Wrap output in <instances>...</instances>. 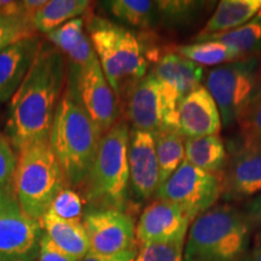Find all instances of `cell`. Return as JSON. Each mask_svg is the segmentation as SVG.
<instances>
[{
	"instance_id": "6da1fadb",
	"label": "cell",
	"mask_w": 261,
	"mask_h": 261,
	"mask_svg": "<svg viewBox=\"0 0 261 261\" xmlns=\"http://www.w3.org/2000/svg\"><path fill=\"white\" fill-rule=\"evenodd\" d=\"M67 75L64 55L52 44L42 42L32 68L10 99L5 136L15 150L48 140Z\"/></svg>"
},
{
	"instance_id": "7a4b0ae2",
	"label": "cell",
	"mask_w": 261,
	"mask_h": 261,
	"mask_svg": "<svg viewBox=\"0 0 261 261\" xmlns=\"http://www.w3.org/2000/svg\"><path fill=\"white\" fill-rule=\"evenodd\" d=\"M102 136V130L81 103L75 71L68 67L67 84L48 137V143L63 171L68 188H83Z\"/></svg>"
},
{
	"instance_id": "3957f363",
	"label": "cell",
	"mask_w": 261,
	"mask_h": 261,
	"mask_svg": "<svg viewBox=\"0 0 261 261\" xmlns=\"http://www.w3.org/2000/svg\"><path fill=\"white\" fill-rule=\"evenodd\" d=\"M86 28L103 73L116 96L125 91L128 93L130 87L148 74L150 63L155 64L162 56L137 33L107 18L91 16Z\"/></svg>"
},
{
	"instance_id": "277c9868",
	"label": "cell",
	"mask_w": 261,
	"mask_h": 261,
	"mask_svg": "<svg viewBox=\"0 0 261 261\" xmlns=\"http://www.w3.org/2000/svg\"><path fill=\"white\" fill-rule=\"evenodd\" d=\"M253 225L243 211L215 204L192 221L184 244L185 261H241L248 253Z\"/></svg>"
},
{
	"instance_id": "5b68a950",
	"label": "cell",
	"mask_w": 261,
	"mask_h": 261,
	"mask_svg": "<svg viewBox=\"0 0 261 261\" xmlns=\"http://www.w3.org/2000/svg\"><path fill=\"white\" fill-rule=\"evenodd\" d=\"M127 122H116L104 133L84 188L90 208L126 211L129 191ZM127 212V211H126Z\"/></svg>"
},
{
	"instance_id": "8992f818",
	"label": "cell",
	"mask_w": 261,
	"mask_h": 261,
	"mask_svg": "<svg viewBox=\"0 0 261 261\" xmlns=\"http://www.w3.org/2000/svg\"><path fill=\"white\" fill-rule=\"evenodd\" d=\"M67 187L63 171L50 143H34L21 149L14 178V191L25 215L39 221L58 192Z\"/></svg>"
},
{
	"instance_id": "52a82bcc",
	"label": "cell",
	"mask_w": 261,
	"mask_h": 261,
	"mask_svg": "<svg viewBox=\"0 0 261 261\" xmlns=\"http://www.w3.org/2000/svg\"><path fill=\"white\" fill-rule=\"evenodd\" d=\"M204 87L217 103L221 125L240 121L261 93V62L256 55L215 67L205 77Z\"/></svg>"
},
{
	"instance_id": "ba28073f",
	"label": "cell",
	"mask_w": 261,
	"mask_h": 261,
	"mask_svg": "<svg viewBox=\"0 0 261 261\" xmlns=\"http://www.w3.org/2000/svg\"><path fill=\"white\" fill-rule=\"evenodd\" d=\"M221 195L223 175L202 171L185 160L156 192L159 200L179 205L191 221L214 207Z\"/></svg>"
},
{
	"instance_id": "9c48e42d",
	"label": "cell",
	"mask_w": 261,
	"mask_h": 261,
	"mask_svg": "<svg viewBox=\"0 0 261 261\" xmlns=\"http://www.w3.org/2000/svg\"><path fill=\"white\" fill-rule=\"evenodd\" d=\"M127 116L135 129L152 135L165 129L175 130L177 109L169 106L151 73L137 81L127 93Z\"/></svg>"
},
{
	"instance_id": "30bf717a",
	"label": "cell",
	"mask_w": 261,
	"mask_h": 261,
	"mask_svg": "<svg viewBox=\"0 0 261 261\" xmlns=\"http://www.w3.org/2000/svg\"><path fill=\"white\" fill-rule=\"evenodd\" d=\"M83 224L90 252L114 255L137 248L135 219L126 211L90 208L84 213Z\"/></svg>"
},
{
	"instance_id": "8fae6325",
	"label": "cell",
	"mask_w": 261,
	"mask_h": 261,
	"mask_svg": "<svg viewBox=\"0 0 261 261\" xmlns=\"http://www.w3.org/2000/svg\"><path fill=\"white\" fill-rule=\"evenodd\" d=\"M42 228L25 215L17 198L0 207V261H37Z\"/></svg>"
},
{
	"instance_id": "7c38bea8",
	"label": "cell",
	"mask_w": 261,
	"mask_h": 261,
	"mask_svg": "<svg viewBox=\"0 0 261 261\" xmlns=\"http://www.w3.org/2000/svg\"><path fill=\"white\" fill-rule=\"evenodd\" d=\"M71 68L75 71L81 103L104 135L115 125L119 116L117 96L108 83L98 58L81 69Z\"/></svg>"
},
{
	"instance_id": "4fadbf2b",
	"label": "cell",
	"mask_w": 261,
	"mask_h": 261,
	"mask_svg": "<svg viewBox=\"0 0 261 261\" xmlns=\"http://www.w3.org/2000/svg\"><path fill=\"white\" fill-rule=\"evenodd\" d=\"M192 221L180 207L165 200L151 202L136 225L138 247L149 243H184Z\"/></svg>"
},
{
	"instance_id": "5bb4252c",
	"label": "cell",
	"mask_w": 261,
	"mask_h": 261,
	"mask_svg": "<svg viewBox=\"0 0 261 261\" xmlns=\"http://www.w3.org/2000/svg\"><path fill=\"white\" fill-rule=\"evenodd\" d=\"M129 189L138 200L146 201L159 188V163L154 135L130 128L128 139Z\"/></svg>"
},
{
	"instance_id": "9a60e30c",
	"label": "cell",
	"mask_w": 261,
	"mask_h": 261,
	"mask_svg": "<svg viewBox=\"0 0 261 261\" xmlns=\"http://www.w3.org/2000/svg\"><path fill=\"white\" fill-rule=\"evenodd\" d=\"M221 116L217 103L200 85L179 102L175 116V130L182 138L219 135Z\"/></svg>"
},
{
	"instance_id": "2e32d148",
	"label": "cell",
	"mask_w": 261,
	"mask_h": 261,
	"mask_svg": "<svg viewBox=\"0 0 261 261\" xmlns=\"http://www.w3.org/2000/svg\"><path fill=\"white\" fill-rule=\"evenodd\" d=\"M150 73L159 81L166 99L174 109L188 93L202 85L204 76L203 67L175 52L162 55Z\"/></svg>"
},
{
	"instance_id": "e0dca14e",
	"label": "cell",
	"mask_w": 261,
	"mask_h": 261,
	"mask_svg": "<svg viewBox=\"0 0 261 261\" xmlns=\"http://www.w3.org/2000/svg\"><path fill=\"white\" fill-rule=\"evenodd\" d=\"M261 194V145L244 144L228 160L223 174L226 200H241Z\"/></svg>"
},
{
	"instance_id": "ac0fdd59",
	"label": "cell",
	"mask_w": 261,
	"mask_h": 261,
	"mask_svg": "<svg viewBox=\"0 0 261 261\" xmlns=\"http://www.w3.org/2000/svg\"><path fill=\"white\" fill-rule=\"evenodd\" d=\"M42 40L38 35L0 51V102L11 99L34 63Z\"/></svg>"
},
{
	"instance_id": "d6986e66",
	"label": "cell",
	"mask_w": 261,
	"mask_h": 261,
	"mask_svg": "<svg viewBox=\"0 0 261 261\" xmlns=\"http://www.w3.org/2000/svg\"><path fill=\"white\" fill-rule=\"evenodd\" d=\"M39 224L51 242L74 259L80 261L90 252L89 236L83 221L62 220L46 212L39 220Z\"/></svg>"
},
{
	"instance_id": "ffe728a7",
	"label": "cell",
	"mask_w": 261,
	"mask_h": 261,
	"mask_svg": "<svg viewBox=\"0 0 261 261\" xmlns=\"http://www.w3.org/2000/svg\"><path fill=\"white\" fill-rule=\"evenodd\" d=\"M261 8V0H223L198 33L201 35L219 34L247 24L255 17Z\"/></svg>"
},
{
	"instance_id": "44dd1931",
	"label": "cell",
	"mask_w": 261,
	"mask_h": 261,
	"mask_svg": "<svg viewBox=\"0 0 261 261\" xmlns=\"http://www.w3.org/2000/svg\"><path fill=\"white\" fill-rule=\"evenodd\" d=\"M184 148L185 161L204 172L223 175L228 159L226 148L219 135L185 138Z\"/></svg>"
},
{
	"instance_id": "7402d4cb",
	"label": "cell",
	"mask_w": 261,
	"mask_h": 261,
	"mask_svg": "<svg viewBox=\"0 0 261 261\" xmlns=\"http://www.w3.org/2000/svg\"><path fill=\"white\" fill-rule=\"evenodd\" d=\"M91 4L87 0H46L33 16L32 24L37 32L48 34L71 19L83 17Z\"/></svg>"
},
{
	"instance_id": "603a6c76",
	"label": "cell",
	"mask_w": 261,
	"mask_h": 261,
	"mask_svg": "<svg viewBox=\"0 0 261 261\" xmlns=\"http://www.w3.org/2000/svg\"><path fill=\"white\" fill-rule=\"evenodd\" d=\"M154 138L159 163V190L185 160V148L184 138L175 130H160Z\"/></svg>"
},
{
	"instance_id": "cb8c5ba5",
	"label": "cell",
	"mask_w": 261,
	"mask_h": 261,
	"mask_svg": "<svg viewBox=\"0 0 261 261\" xmlns=\"http://www.w3.org/2000/svg\"><path fill=\"white\" fill-rule=\"evenodd\" d=\"M104 6L114 17L130 27L150 29L159 21L158 5L151 0H112Z\"/></svg>"
},
{
	"instance_id": "d4e9b609",
	"label": "cell",
	"mask_w": 261,
	"mask_h": 261,
	"mask_svg": "<svg viewBox=\"0 0 261 261\" xmlns=\"http://www.w3.org/2000/svg\"><path fill=\"white\" fill-rule=\"evenodd\" d=\"M204 40L221 42L227 47L237 51L244 58L254 56V54L261 48V21L252 19L247 24L219 34L201 35V37L197 35L194 39V42Z\"/></svg>"
},
{
	"instance_id": "484cf974",
	"label": "cell",
	"mask_w": 261,
	"mask_h": 261,
	"mask_svg": "<svg viewBox=\"0 0 261 261\" xmlns=\"http://www.w3.org/2000/svg\"><path fill=\"white\" fill-rule=\"evenodd\" d=\"M175 54L198 65H219L242 60L237 51L218 41L204 40L175 47Z\"/></svg>"
},
{
	"instance_id": "4316f807",
	"label": "cell",
	"mask_w": 261,
	"mask_h": 261,
	"mask_svg": "<svg viewBox=\"0 0 261 261\" xmlns=\"http://www.w3.org/2000/svg\"><path fill=\"white\" fill-rule=\"evenodd\" d=\"M210 3L194 0H161L156 2L159 21L169 27H184L200 17Z\"/></svg>"
},
{
	"instance_id": "83f0119b",
	"label": "cell",
	"mask_w": 261,
	"mask_h": 261,
	"mask_svg": "<svg viewBox=\"0 0 261 261\" xmlns=\"http://www.w3.org/2000/svg\"><path fill=\"white\" fill-rule=\"evenodd\" d=\"M47 212L58 219L81 221L84 217V200L79 192L65 187L63 190L58 192Z\"/></svg>"
},
{
	"instance_id": "f1b7e54d",
	"label": "cell",
	"mask_w": 261,
	"mask_h": 261,
	"mask_svg": "<svg viewBox=\"0 0 261 261\" xmlns=\"http://www.w3.org/2000/svg\"><path fill=\"white\" fill-rule=\"evenodd\" d=\"M84 17H77L62 24L61 27L56 28L46 35L50 42H52V45L67 56L83 40L85 34H86L84 32Z\"/></svg>"
},
{
	"instance_id": "f546056e",
	"label": "cell",
	"mask_w": 261,
	"mask_h": 261,
	"mask_svg": "<svg viewBox=\"0 0 261 261\" xmlns=\"http://www.w3.org/2000/svg\"><path fill=\"white\" fill-rule=\"evenodd\" d=\"M37 31L31 22L22 17L0 15V51L23 39L35 37Z\"/></svg>"
},
{
	"instance_id": "4dcf8cb0",
	"label": "cell",
	"mask_w": 261,
	"mask_h": 261,
	"mask_svg": "<svg viewBox=\"0 0 261 261\" xmlns=\"http://www.w3.org/2000/svg\"><path fill=\"white\" fill-rule=\"evenodd\" d=\"M135 261H185L184 243H149L139 247Z\"/></svg>"
},
{
	"instance_id": "1f68e13d",
	"label": "cell",
	"mask_w": 261,
	"mask_h": 261,
	"mask_svg": "<svg viewBox=\"0 0 261 261\" xmlns=\"http://www.w3.org/2000/svg\"><path fill=\"white\" fill-rule=\"evenodd\" d=\"M244 144L261 145V93L240 119Z\"/></svg>"
},
{
	"instance_id": "d6a6232c",
	"label": "cell",
	"mask_w": 261,
	"mask_h": 261,
	"mask_svg": "<svg viewBox=\"0 0 261 261\" xmlns=\"http://www.w3.org/2000/svg\"><path fill=\"white\" fill-rule=\"evenodd\" d=\"M17 154L8 137L0 133V188L14 191Z\"/></svg>"
},
{
	"instance_id": "836d02e7",
	"label": "cell",
	"mask_w": 261,
	"mask_h": 261,
	"mask_svg": "<svg viewBox=\"0 0 261 261\" xmlns=\"http://www.w3.org/2000/svg\"><path fill=\"white\" fill-rule=\"evenodd\" d=\"M67 56L68 60H69V65L76 68V69H81V68L86 67L87 64H90L91 62L96 60L97 55L94 52V48L92 46V42H91L89 35L85 34V37L80 41V44L70 54H68Z\"/></svg>"
},
{
	"instance_id": "e575fe53",
	"label": "cell",
	"mask_w": 261,
	"mask_h": 261,
	"mask_svg": "<svg viewBox=\"0 0 261 261\" xmlns=\"http://www.w3.org/2000/svg\"><path fill=\"white\" fill-rule=\"evenodd\" d=\"M37 261H79L57 248L46 234L42 233Z\"/></svg>"
},
{
	"instance_id": "d590c367",
	"label": "cell",
	"mask_w": 261,
	"mask_h": 261,
	"mask_svg": "<svg viewBox=\"0 0 261 261\" xmlns=\"http://www.w3.org/2000/svg\"><path fill=\"white\" fill-rule=\"evenodd\" d=\"M137 252H138L137 248L119 254H114V255H102V254L89 252L80 261H135Z\"/></svg>"
},
{
	"instance_id": "8d00e7d4",
	"label": "cell",
	"mask_w": 261,
	"mask_h": 261,
	"mask_svg": "<svg viewBox=\"0 0 261 261\" xmlns=\"http://www.w3.org/2000/svg\"><path fill=\"white\" fill-rule=\"evenodd\" d=\"M243 213L253 226H261V194L254 196L247 202Z\"/></svg>"
},
{
	"instance_id": "74e56055",
	"label": "cell",
	"mask_w": 261,
	"mask_h": 261,
	"mask_svg": "<svg viewBox=\"0 0 261 261\" xmlns=\"http://www.w3.org/2000/svg\"><path fill=\"white\" fill-rule=\"evenodd\" d=\"M15 198H16L15 191L5 190V189L0 188V207L6 203H9L10 201L15 200Z\"/></svg>"
},
{
	"instance_id": "f35d334b",
	"label": "cell",
	"mask_w": 261,
	"mask_h": 261,
	"mask_svg": "<svg viewBox=\"0 0 261 261\" xmlns=\"http://www.w3.org/2000/svg\"><path fill=\"white\" fill-rule=\"evenodd\" d=\"M241 261H261V246L255 247V249H253L252 252L247 253Z\"/></svg>"
},
{
	"instance_id": "ab89813d",
	"label": "cell",
	"mask_w": 261,
	"mask_h": 261,
	"mask_svg": "<svg viewBox=\"0 0 261 261\" xmlns=\"http://www.w3.org/2000/svg\"><path fill=\"white\" fill-rule=\"evenodd\" d=\"M255 244H256V247L261 246V226L259 227V231H257L255 234Z\"/></svg>"
},
{
	"instance_id": "60d3db41",
	"label": "cell",
	"mask_w": 261,
	"mask_h": 261,
	"mask_svg": "<svg viewBox=\"0 0 261 261\" xmlns=\"http://www.w3.org/2000/svg\"><path fill=\"white\" fill-rule=\"evenodd\" d=\"M253 21H261V8L259 11H257V14L255 15V17L253 18Z\"/></svg>"
},
{
	"instance_id": "b9f144b4",
	"label": "cell",
	"mask_w": 261,
	"mask_h": 261,
	"mask_svg": "<svg viewBox=\"0 0 261 261\" xmlns=\"http://www.w3.org/2000/svg\"><path fill=\"white\" fill-rule=\"evenodd\" d=\"M3 4H4V0H0V9H2Z\"/></svg>"
}]
</instances>
